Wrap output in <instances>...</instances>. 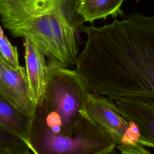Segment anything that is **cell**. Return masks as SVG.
I'll list each match as a JSON object with an SVG mask.
<instances>
[{"label":"cell","mask_w":154,"mask_h":154,"mask_svg":"<svg viewBox=\"0 0 154 154\" xmlns=\"http://www.w3.org/2000/svg\"><path fill=\"white\" fill-rule=\"evenodd\" d=\"M0 67L3 84L11 103L20 111L30 117L35 104L31 96L25 68L21 66L14 67L2 57L0 58Z\"/></svg>","instance_id":"cell-6"},{"label":"cell","mask_w":154,"mask_h":154,"mask_svg":"<svg viewBox=\"0 0 154 154\" xmlns=\"http://www.w3.org/2000/svg\"><path fill=\"white\" fill-rule=\"evenodd\" d=\"M0 55L10 65L17 67L19 65L17 48L10 42L4 35L3 29L0 25Z\"/></svg>","instance_id":"cell-10"},{"label":"cell","mask_w":154,"mask_h":154,"mask_svg":"<svg viewBox=\"0 0 154 154\" xmlns=\"http://www.w3.org/2000/svg\"><path fill=\"white\" fill-rule=\"evenodd\" d=\"M124 0H78L76 3L77 13L85 22L93 23L108 16H122L121 6Z\"/></svg>","instance_id":"cell-9"},{"label":"cell","mask_w":154,"mask_h":154,"mask_svg":"<svg viewBox=\"0 0 154 154\" xmlns=\"http://www.w3.org/2000/svg\"><path fill=\"white\" fill-rule=\"evenodd\" d=\"M121 114L138 127V143L154 148V97H129L115 100Z\"/></svg>","instance_id":"cell-5"},{"label":"cell","mask_w":154,"mask_h":154,"mask_svg":"<svg viewBox=\"0 0 154 154\" xmlns=\"http://www.w3.org/2000/svg\"><path fill=\"white\" fill-rule=\"evenodd\" d=\"M116 148H115V149L111 150V151H109V152H107V153H105V154H120V153H119L116 151Z\"/></svg>","instance_id":"cell-15"},{"label":"cell","mask_w":154,"mask_h":154,"mask_svg":"<svg viewBox=\"0 0 154 154\" xmlns=\"http://www.w3.org/2000/svg\"><path fill=\"white\" fill-rule=\"evenodd\" d=\"M25 70L31 96L35 104L46 87L48 63L40 48L28 38H24Z\"/></svg>","instance_id":"cell-7"},{"label":"cell","mask_w":154,"mask_h":154,"mask_svg":"<svg viewBox=\"0 0 154 154\" xmlns=\"http://www.w3.org/2000/svg\"><path fill=\"white\" fill-rule=\"evenodd\" d=\"M0 154H33L26 146L0 143Z\"/></svg>","instance_id":"cell-12"},{"label":"cell","mask_w":154,"mask_h":154,"mask_svg":"<svg viewBox=\"0 0 154 154\" xmlns=\"http://www.w3.org/2000/svg\"><path fill=\"white\" fill-rule=\"evenodd\" d=\"M78 0H0V21L14 37L28 38L46 55L48 63L75 66L82 17Z\"/></svg>","instance_id":"cell-3"},{"label":"cell","mask_w":154,"mask_h":154,"mask_svg":"<svg viewBox=\"0 0 154 154\" xmlns=\"http://www.w3.org/2000/svg\"><path fill=\"white\" fill-rule=\"evenodd\" d=\"M89 93L75 70L48 64L25 141L33 154H105L116 148L108 134L81 113Z\"/></svg>","instance_id":"cell-2"},{"label":"cell","mask_w":154,"mask_h":154,"mask_svg":"<svg viewBox=\"0 0 154 154\" xmlns=\"http://www.w3.org/2000/svg\"><path fill=\"white\" fill-rule=\"evenodd\" d=\"M0 143L18 146H26L22 140L1 128H0Z\"/></svg>","instance_id":"cell-13"},{"label":"cell","mask_w":154,"mask_h":154,"mask_svg":"<svg viewBox=\"0 0 154 154\" xmlns=\"http://www.w3.org/2000/svg\"><path fill=\"white\" fill-rule=\"evenodd\" d=\"M29 117L0 94V128L26 140Z\"/></svg>","instance_id":"cell-8"},{"label":"cell","mask_w":154,"mask_h":154,"mask_svg":"<svg viewBox=\"0 0 154 154\" xmlns=\"http://www.w3.org/2000/svg\"><path fill=\"white\" fill-rule=\"evenodd\" d=\"M81 113L108 134L117 144H132L139 141L137 126L127 120L116 103L107 97L89 93Z\"/></svg>","instance_id":"cell-4"},{"label":"cell","mask_w":154,"mask_h":154,"mask_svg":"<svg viewBox=\"0 0 154 154\" xmlns=\"http://www.w3.org/2000/svg\"><path fill=\"white\" fill-rule=\"evenodd\" d=\"M1 56L0 55V58H1ZM0 94L1 96H2L4 97H5L7 100H8L10 103H11V100H10V99L9 98V96H8V94L7 93V92H6V91L5 90V88H4V84H3L2 79V72H1V67H0Z\"/></svg>","instance_id":"cell-14"},{"label":"cell","mask_w":154,"mask_h":154,"mask_svg":"<svg viewBox=\"0 0 154 154\" xmlns=\"http://www.w3.org/2000/svg\"><path fill=\"white\" fill-rule=\"evenodd\" d=\"M116 149L120 154H151L138 143L132 144H117Z\"/></svg>","instance_id":"cell-11"},{"label":"cell","mask_w":154,"mask_h":154,"mask_svg":"<svg viewBox=\"0 0 154 154\" xmlns=\"http://www.w3.org/2000/svg\"><path fill=\"white\" fill-rule=\"evenodd\" d=\"M81 32L87 41L75 70L90 93L112 100L154 97V16L135 12Z\"/></svg>","instance_id":"cell-1"}]
</instances>
